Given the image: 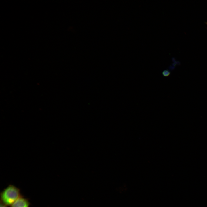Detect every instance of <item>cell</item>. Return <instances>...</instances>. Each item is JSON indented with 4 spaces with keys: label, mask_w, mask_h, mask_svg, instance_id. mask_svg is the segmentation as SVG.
Here are the masks:
<instances>
[{
    "label": "cell",
    "mask_w": 207,
    "mask_h": 207,
    "mask_svg": "<svg viewBox=\"0 0 207 207\" xmlns=\"http://www.w3.org/2000/svg\"><path fill=\"white\" fill-rule=\"evenodd\" d=\"M20 197L19 189L12 185L8 186L1 194L2 203L6 206H11Z\"/></svg>",
    "instance_id": "1"
},
{
    "label": "cell",
    "mask_w": 207,
    "mask_h": 207,
    "mask_svg": "<svg viewBox=\"0 0 207 207\" xmlns=\"http://www.w3.org/2000/svg\"><path fill=\"white\" fill-rule=\"evenodd\" d=\"M30 204L27 199L21 196L12 204L11 207H29Z\"/></svg>",
    "instance_id": "2"
},
{
    "label": "cell",
    "mask_w": 207,
    "mask_h": 207,
    "mask_svg": "<svg viewBox=\"0 0 207 207\" xmlns=\"http://www.w3.org/2000/svg\"><path fill=\"white\" fill-rule=\"evenodd\" d=\"M170 73V72L167 70H165L162 72V74L163 76L165 77H167L169 76Z\"/></svg>",
    "instance_id": "3"
},
{
    "label": "cell",
    "mask_w": 207,
    "mask_h": 207,
    "mask_svg": "<svg viewBox=\"0 0 207 207\" xmlns=\"http://www.w3.org/2000/svg\"><path fill=\"white\" fill-rule=\"evenodd\" d=\"M0 207H7L4 204L2 203H1L0 204Z\"/></svg>",
    "instance_id": "4"
},
{
    "label": "cell",
    "mask_w": 207,
    "mask_h": 207,
    "mask_svg": "<svg viewBox=\"0 0 207 207\" xmlns=\"http://www.w3.org/2000/svg\"><path fill=\"white\" fill-rule=\"evenodd\" d=\"M206 24H207V23H206Z\"/></svg>",
    "instance_id": "5"
}]
</instances>
